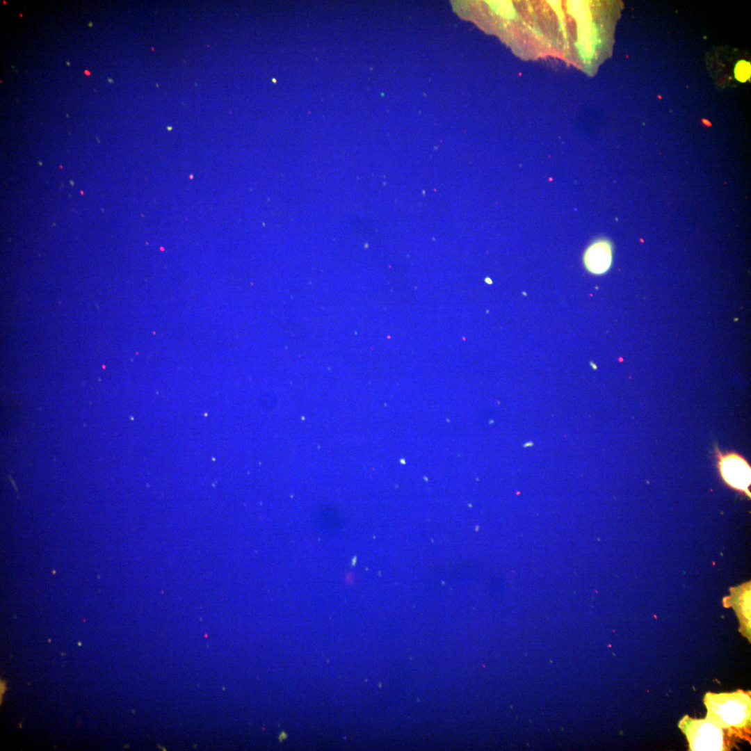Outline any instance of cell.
Masks as SVG:
<instances>
[{"label":"cell","mask_w":751,"mask_h":751,"mask_svg":"<svg viewBox=\"0 0 751 751\" xmlns=\"http://www.w3.org/2000/svg\"><path fill=\"white\" fill-rule=\"evenodd\" d=\"M695 730L693 739L695 750H718L721 747L722 736L720 731L709 723L700 725Z\"/></svg>","instance_id":"obj_3"},{"label":"cell","mask_w":751,"mask_h":751,"mask_svg":"<svg viewBox=\"0 0 751 751\" xmlns=\"http://www.w3.org/2000/svg\"><path fill=\"white\" fill-rule=\"evenodd\" d=\"M718 713L720 714L723 722L729 725H737L745 718V707L737 700L731 699L720 705Z\"/></svg>","instance_id":"obj_4"},{"label":"cell","mask_w":751,"mask_h":751,"mask_svg":"<svg viewBox=\"0 0 751 751\" xmlns=\"http://www.w3.org/2000/svg\"><path fill=\"white\" fill-rule=\"evenodd\" d=\"M719 465L722 476L727 484L748 493L750 467L742 457L733 453L721 456Z\"/></svg>","instance_id":"obj_1"},{"label":"cell","mask_w":751,"mask_h":751,"mask_svg":"<svg viewBox=\"0 0 751 751\" xmlns=\"http://www.w3.org/2000/svg\"><path fill=\"white\" fill-rule=\"evenodd\" d=\"M583 263L587 270L595 275L606 273L612 263V247L604 239L592 243L583 255Z\"/></svg>","instance_id":"obj_2"}]
</instances>
